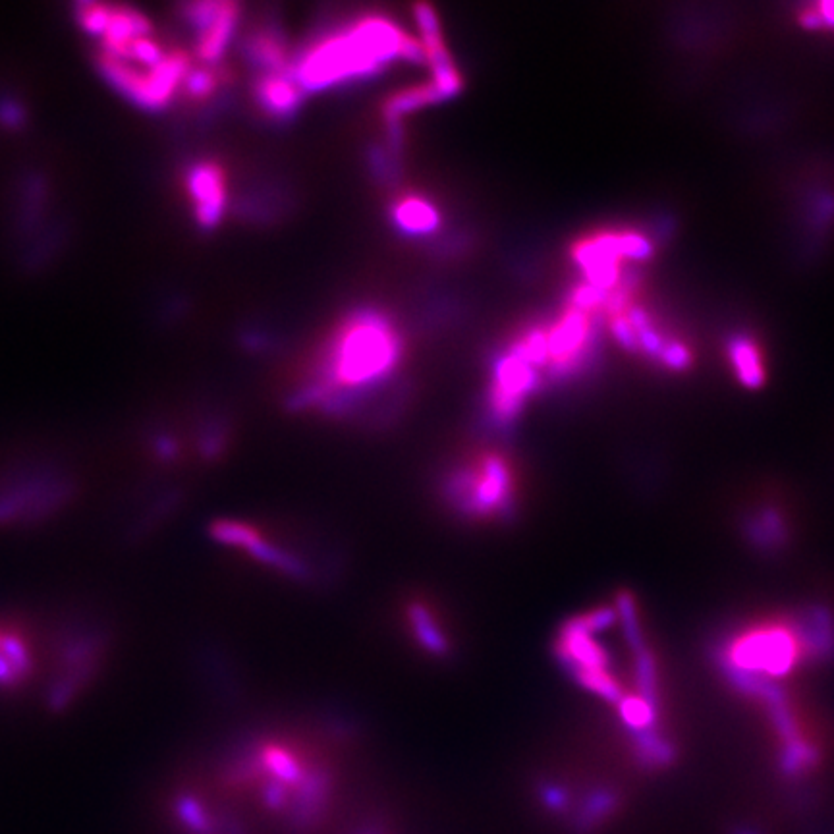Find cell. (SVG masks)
I'll return each mask as SVG.
<instances>
[{
  "label": "cell",
  "mask_w": 834,
  "mask_h": 834,
  "mask_svg": "<svg viewBox=\"0 0 834 834\" xmlns=\"http://www.w3.org/2000/svg\"><path fill=\"white\" fill-rule=\"evenodd\" d=\"M441 99H445V97L441 95V91L437 89V85L433 84V82L431 84L414 85L410 89H404V91L392 95L389 101H387L385 114H387V120L389 122L396 124L404 114L416 111L419 107L437 103Z\"/></svg>",
  "instance_id": "obj_13"
},
{
  "label": "cell",
  "mask_w": 834,
  "mask_h": 834,
  "mask_svg": "<svg viewBox=\"0 0 834 834\" xmlns=\"http://www.w3.org/2000/svg\"><path fill=\"white\" fill-rule=\"evenodd\" d=\"M417 26L421 29V43L425 51V60L433 70V84L441 91L443 97L456 93L462 87V78L452 64L448 49L443 41L441 24L435 10L427 4L416 6Z\"/></svg>",
  "instance_id": "obj_7"
},
{
  "label": "cell",
  "mask_w": 834,
  "mask_h": 834,
  "mask_svg": "<svg viewBox=\"0 0 834 834\" xmlns=\"http://www.w3.org/2000/svg\"><path fill=\"white\" fill-rule=\"evenodd\" d=\"M537 385V369L516 348H512L508 356L499 360L495 369V379L489 396L493 417L501 423H510L524 410L529 394Z\"/></svg>",
  "instance_id": "obj_4"
},
{
  "label": "cell",
  "mask_w": 834,
  "mask_h": 834,
  "mask_svg": "<svg viewBox=\"0 0 834 834\" xmlns=\"http://www.w3.org/2000/svg\"><path fill=\"white\" fill-rule=\"evenodd\" d=\"M35 674V649L24 628L0 620V692L22 690Z\"/></svg>",
  "instance_id": "obj_6"
},
{
  "label": "cell",
  "mask_w": 834,
  "mask_h": 834,
  "mask_svg": "<svg viewBox=\"0 0 834 834\" xmlns=\"http://www.w3.org/2000/svg\"><path fill=\"white\" fill-rule=\"evenodd\" d=\"M591 311L570 306L560 321L547 333V350L551 369L558 373L572 371L585 358L591 336Z\"/></svg>",
  "instance_id": "obj_5"
},
{
  "label": "cell",
  "mask_w": 834,
  "mask_h": 834,
  "mask_svg": "<svg viewBox=\"0 0 834 834\" xmlns=\"http://www.w3.org/2000/svg\"><path fill=\"white\" fill-rule=\"evenodd\" d=\"M408 618L414 626V634L417 636V641L423 649L435 653V655H445L448 653L450 641L445 634V630L439 626L437 614L433 612V607H429L427 603H414L408 609Z\"/></svg>",
  "instance_id": "obj_11"
},
{
  "label": "cell",
  "mask_w": 834,
  "mask_h": 834,
  "mask_svg": "<svg viewBox=\"0 0 834 834\" xmlns=\"http://www.w3.org/2000/svg\"><path fill=\"white\" fill-rule=\"evenodd\" d=\"M425 60L423 43L389 18L365 16L350 28L327 35L307 49L292 68L304 91H317L379 72L392 60Z\"/></svg>",
  "instance_id": "obj_1"
},
{
  "label": "cell",
  "mask_w": 834,
  "mask_h": 834,
  "mask_svg": "<svg viewBox=\"0 0 834 834\" xmlns=\"http://www.w3.org/2000/svg\"><path fill=\"white\" fill-rule=\"evenodd\" d=\"M806 24L809 28H817L821 24H827V26L834 28V4L817 6L815 14H807Z\"/></svg>",
  "instance_id": "obj_16"
},
{
  "label": "cell",
  "mask_w": 834,
  "mask_h": 834,
  "mask_svg": "<svg viewBox=\"0 0 834 834\" xmlns=\"http://www.w3.org/2000/svg\"><path fill=\"white\" fill-rule=\"evenodd\" d=\"M730 360L746 387H759L763 383V365L757 348L748 340H738L730 348Z\"/></svg>",
  "instance_id": "obj_14"
},
{
  "label": "cell",
  "mask_w": 834,
  "mask_h": 834,
  "mask_svg": "<svg viewBox=\"0 0 834 834\" xmlns=\"http://www.w3.org/2000/svg\"><path fill=\"white\" fill-rule=\"evenodd\" d=\"M251 55L259 64L267 66L271 72L288 70L286 51L282 43L278 41L277 35L273 33H259L251 43Z\"/></svg>",
  "instance_id": "obj_15"
},
{
  "label": "cell",
  "mask_w": 834,
  "mask_h": 834,
  "mask_svg": "<svg viewBox=\"0 0 834 834\" xmlns=\"http://www.w3.org/2000/svg\"><path fill=\"white\" fill-rule=\"evenodd\" d=\"M197 217L203 224H215L224 207V180L221 170L211 165L195 168L190 176Z\"/></svg>",
  "instance_id": "obj_9"
},
{
  "label": "cell",
  "mask_w": 834,
  "mask_h": 834,
  "mask_svg": "<svg viewBox=\"0 0 834 834\" xmlns=\"http://www.w3.org/2000/svg\"><path fill=\"white\" fill-rule=\"evenodd\" d=\"M304 89L294 78L292 68L269 72L257 84V97L261 107L275 116H286L298 107Z\"/></svg>",
  "instance_id": "obj_10"
},
{
  "label": "cell",
  "mask_w": 834,
  "mask_h": 834,
  "mask_svg": "<svg viewBox=\"0 0 834 834\" xmlns=\"http://www.w3.org/2000/svg\"><path fill=\"white\" fill-rule=\"evenodd\" d=\"M394 219L404 232L425 234L439 224V213L421 197H404L394 207Z\"/></svg>",
  "instance_id": "obj_12"
},
{
  "label": "cell",
  "mask_w": 834,
  "mask_h": 834,
  "mask_svg": "<svg viewBox=\"0 0 834 834\" xmlns=\"http://www.w3.org/2000/svg\"><path fill=\"white\" fill-rule=\"evenodd\" d=\"M199 22V53L207 60H213L221 55L224 47L230 41L234 22H236V6L234 4H203L199 6V14L195 16Z\"/></svg>",
  "instance_id": "obj_8"
},
{
  "label": "cell",
  "mask_w": 834,
  "mask_h": 834,
  "mask_svg": "<svg viewBox=\"0 0 834 834\" xmlns=\"http://www.w3.org/2000/svg\"><path fill=\"white\" fill-rule=\"evenodd\" d=\"M441 495L452 512L470 522H506L522 499L520 475L512 460L497 450H481L450 468Z\"/></svg>",
  "instance_id": "obj_3"
},
{
  "label": "cell",
  "mask_w": 834,
  "mask_h": 834,
  "mask_svg": "<svg viewBox=\"0 0 834 834\" xmlns=\"http://www.w3.org/2000/svg\"><path fill=\"white\" fill-rule=\"evenodd\" d=\"M400 338L381 315H360L342 325L327 360L325 381L307 400L323 402L333 394L362 390L387 377L400 358Z\"/></svg>",
  "instance_id": "obj_2"
}]
</instances>
